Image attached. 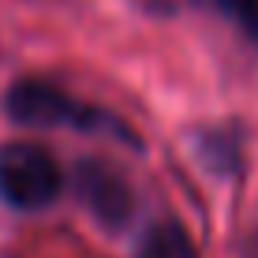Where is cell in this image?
<instances>
[{
    "label": "cell",
    "instance_id": "4",
    "mask_svg": "<svg viewBox=\"0 0 258 258\" xmlns=\"http://www.w3.org/2000/svg\"><path fill=\"white\" fill-rule=\"evenodd\" d=\"M139 258H199L191 236L176 221H157L139 243Z\"/></svg>",
    "mask_w": 258,
    "mask_h": 258
},
{
    "label": "cell",
    "instance_id": "3",
    "mask_svg": "<svg viewBox=\"0 0 258 258\" xmlns=\"http://www.w3.org/2000/svg\"><path fill=\"white\" fill-rule=\"evenodd\" d=\"M75 191L83 199V206L105 228H123L135 217V195H131L127 180L109 161H97V157L79 161L75 165Z\"/></svg>",
    "mask_w": 258,
    "mask_h": 258
},
{
    "label": "cell",
    "instance_id": "1",
    "mask_svg": "<svg viewBox=\"0 0 258 258\" xmlns=\"http://www.w3.org/2000/svg\"><path fill=\"white\" fill-rule=\"evenodd\" d=\"M4 112L23 127H79V131H112L116 139H127L139 146V135H131L127 123H120L112 112L83 105L64 86L49 79H19L4 97Z\"/></svg>",
    "mask_w": 258,
    "mask_h": 258
},
{
    "label": "cell",
    "instance_id": "5",
    "mask_svg": "<svg viewBox=\"0 0 258 258\" xmlns=\"http://www.w3.org/2000/svg\"><path fill=\"white\" fill-rule=\"evenodd\" d=\"M228 15L239 23V30L258 45V0H217Z\"/></svg>",
    "mask_w": 258,
    "mask_h": 258
},
{
    "label": "cell",
    "instance_id": "2",
    "mask_svg": "<svg viewBox=\"0 0 258 258\" xmlns=\"http://www.w3.org/2000/svg\"><path fill=\"white\" fill-rule=\"evenodd\" d=\"M64 191V168L38 142L0 146V199L12 210H49Z\"/></svg>",
    "mask_w": 258,
    "mask_h": 258
}]
</instances>
